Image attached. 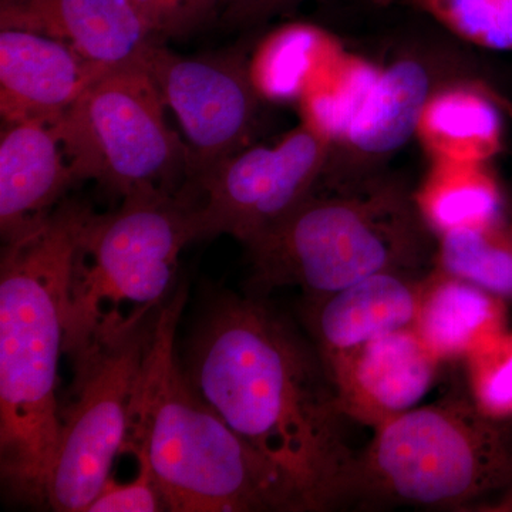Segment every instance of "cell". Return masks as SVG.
<instances>
[{"label": "cell", "mask_w": 512, "mask_h": 512, "mask_svg": "<svg viewBox=\"0 0 512 512\" xmlns=\"http://www.w3.org/2000/svg\"><path fill=\"white\" fill-rule=\"evenodd\" d=\"M184 370L222 420L295 485L309 511L342 507L356 453L309 336L264 299L228 293L192 335Z\"/></svg>", "instance_id": "6da1fadb"}, {"label": "cell", "mask_w": 512, "mask_h": 512, "mask_svg": "<svg viewBox=\"0 0 512 512\" xmlns=\"http://www.w3.org/2000/svg\"><path fill=\"white\" fill-rule=\"evenodd\" d=\"M93 211L62 201L28 234L3 245L0 264V470L19 501L45 505L60 434L57 370L70 286Z\"/></svg>", "instance_id": "7a4b0ae2"}, {"label": "cell", "mask_w": 512, "mask_h": 512, "mask_svg": "<svg viewBox=\"0 0 512 512\" xmlns=\"http://www.w3.org/2000/svg\"><path fill=\"white\" fill-rule=\"evenodd\" d=\"M185 291L157 313L123 453H143L174 512H306L301 493L202 399L175 353Z\"/></svg>", "instance_id": "3957f363"}, {"label": "cell", "mask_w": 512, "mask_h": 512, "mask_svg": "<svg viewBox=\"0 0 512 512\" xmlns=\"http://www.w3.org/2000/svg\"><path fill=\"white\" fill-rule=\"evenodd\" d=\"M315 194L245 245L255 293L299 288L322 296L387 271L414 272L429 228L413 195L382 178Z\"/></svg>", "instance_id": "277c9868"}, {"label": "cell", "mask_w": 512, "mask_h": 512, "mask_svg": "<svg viewBox=\"0 0 512 512\" xmlns=\"http://www.w3.org/2000/svg\"><path fill=\"white\" fill-rule=\"evenodd\" d=\"M511 491L512 420L447 397L375 429L356 453L342 507L477 511Z\"/></svg>", "instance_id": "5b68a950"}, {"label": "cell", "mask_w": 512, "mask_h": 512, "mask_svg": "<svg viewBox=\"0 0 512 512\" xmlns=\"http://www.w3.org/2000/svg\"><path fill=\"white\" fill-rule=\"evenodd\" d=\"M200 239L183 191L141 192L119 210L94 214L74 266L64 353L76 362L111 326L157 312L168 301L178 259Z\"/></svg>", "instance_id": "8992f818"}, {"label": "cell", "mask_w": 512, "mask_h": 512, "mask_svg": "<svg viewBox=\"0 0 512 512\" xmlns=\"http://www.w3.org/2000/svg\"><path fill=\"white\" fill-rule=\"evenodd\" d=\"M164 100L143 64L104 70L56 121L77 181L94 180L121 198L177 194L190 150L164 119Z\"/></svg>", "instance_id": "52a82bcc"}, {"label": "cell", "mask_w": 512, "mask_h": 512, "mask_svg": "<svg viewBox=\"0 0 512 512\" xmlns=\"http://www.w3.org/2000/svg\"><path fill=\"white\" fill-rule=\"evenodd\" d=\"M158 311L103 330L72 363L73 400L60 412L46 507L86 512L109 481L130 431Z\"/></svg>", "instance_id": "ba28073f"}, {"label": "cell", "mask_w": 512, "mask_h": 512, "mask_svg": "<svg viewBox=\"0 0 512 512\" xmlns=\"http://www.w3.org/2000/svg\"><path fill=\"white\" fill-rule=\"evenodd\" d=\"M330 148L328 138L301 121L272 146L239 150L198 175L195 191H184L200 239L254 241L315 194Z\"/></svg>", "instance_id": "9c48e42d"}, {"label": "cell", "mask_w": 512, "mask_h": 512, "mask_svg": "<svg viewBox=\"0 0 512 512\" xmlns=\"http://www.w3.org/2000/svg\"><path fill=\"white\" fill-rule=\"evenodd\" d=\"M143 66L177 114L197 177L244 147L261 97L248 64L235 57L181 56L156 42Z\"/></svg>", "instance_id": "30bf717a"}, {"label": "cell", "mask_w": 512, "mask_h": 512, "mask_svg": "<svg viewBox=\"0 0 512 512\" xmlns=\"http://www.w3.org/2000/svg\"><path fill=\"white\" fill-rule=\"evenodd\" d=\"M0 22L63 40L101 70L143 64L168 30L146 0H25L2 5Z\"/></svg>", "instance_id": "8fae6325"}, {"label": "cell", "mask_w": 512, "mask_h": 512, "mask_svg": "<svg viewBox=\"0 0 512 512\" xmlns=\"http://www.w3.org/2000/svg\"><path fill=\"white\" fill-rule=\"evenodd\" d=\"M440 84L429 60L403 57L383 67L355 119L332 144L322 183L346 187L375 171L416 137L421 111Z\"/></svg>", "instance_id": "7c38bea8"}, {"label": "cell", "mask_w": 512, "mask_h": 512, "mask_svg": "<svg viewBox=\"0 0 512 512\" xmlns=\"http://www.w3.org/2000/svg\"><path fill=\"white\" fill-rule=\"evenodd\" d=\"M440 365L416 330L406 328L325 367L345 419L377 429L419 406Z\"/></svg>", "instance_id": "4fadbf2b"}, {"label": "cell", "mask_w": 512, "mask_h": 512, "mask_svg": "<svg viewBox=\"0 0 512 512\" xmlns=\"http://www.w3.org/2000/svg\"><path fill=\"white\" fill-rule=\"evenodd\" d=\"M104 70L63 40L19 28L0 32V113L9 124L56 123Z\"/></svg>", "instance_id": "5bb4252c"}, {"label": "cell", "mask_w": 512, "mask_h": 512, "mask_svg": "<svg viewBox=\"0 0 512 512\" xmlns=\"http://www.w3.org/2000/svg\"><path fill=\"white\" fill-rule=\"evenodd\" d=\"M423 278L379 272L322 296H306L302 318L323 365L389 333L413 328Z\"/></svg>", "instance_id": "9a60e30c"}, {"label": "cell", "mask_w": 512, "mask_h": 512, "mask_svg": "<svg viewBox=\"0 0 512 512\" xmlns=\"http://www.w3.org/2000/svg\"><path fill=\"white\" fill-rule=\"evenodd\" d=\"M77 183L55 123L10 124L0 138V232L3 244L45 221Z\"/></svg>", "instance_id": "2e32d148"}, {"label": "cell", "mask_w": 512, "mask_h": 512, "mask_svg": "<svg viewBox=\"0 0 512 512\" xmlns=\"http://www.w3.org/2000/svg\"><path fill=\"white\" fill-rule=\"evenodd\" d=\"M507 301L434 268L424 276L413 328L434 356L466 360L508 326Z\"/></svg>", "instance_id": "e0dca14e"}, {"label": "cell", "mask_w": 512, "mask_h": 512, "mask_svg": "<svg viewBox=\"0 0 512 512\" xmlns=\"http://www.w3.org/2000/svg\"><path fill=\"white\" fill-rule=\"evenodd\" d=\"M416 138L430 161L490 163L503 147L500 104L483 84L443 83L421 111Z\"/></svg>", "instance_id": "ac0fdd59"}, {"label": "cell", "mask_w": 512, "mask_h": 512, "mask_svg": "<svg viewBox=\"0 0 512 512\" xmlns=\"http://www.w3.org/2000/svg\"><path fill=\"white\" fill-rule=\"evenodd\" d=\"M413 202L433 237L504 218L503 192L488 163L430 161Z\"/></svg>", "instance_id": "d6986e66"}, {"label": "cell", "mask_w": 512, "mask_h": 512, "mask_svg": "<svg viewBox=\"0 0 512 512\" xmlns=\"http://www.w3.org/2000/svg\"><path fill=\"white\" fill-rule=\"evenodd\" d=\"M345 52L335 36L309 23H291L271 33L249 64L259 96L299 100Z\"/></svg>", "instance_id": "ffe728a7"}, {"label": "cell", "mask_w": 512, "mask_h": 512, "mask_svg": "<svg viewBox=\"0 0 512 512\" xmlns=\"http://www.w3.org/2000/svg\"><path fill=\"white\" fill-rule=\"evenodd\" d=\"M436 239L434 268L512 301V221L457 228Z\"/></svg>", "instance_id": "44dd1931"}, {"label": "cell", "mask_w": 512, "mask_h": 512, "mask_svg": "<svg viewBox=\"0 0 512 512\" xmlns=\"http://www.w3.org/2000/svg\"><path fill=\"white\" fill-rule=\"evenodd\" d=\"M380 72L375 63L345 50L299 99L301 121L335 143L355 119Z\"/></svg>", "instance_id": "7402d4cb"}, {"label": "cell", "mask_w": 512, "mask_h": 512, "mask_svg": "<svg viewBox=\"0 0 512 512\" xmlns=\"http://www.w3.org/2000/svg\"><path fill=\"white\" fill-rule=\"evenodd\" d=\"M448 32L470 45L512 50V0H413Z\"/></svg>", "instance_id": "603a6c76"}, {"label": "cell", "mask_w": 512, "mask_h": 512, "mask_svg": "<svg viewBox=\"0 0 512 512\" xmlns=\"http://www.w3.org/2000/svg\"><path fill=\"white\" fill-rule=\"evenodd\" d=\"M467 397L478 412L512 420V330L481 346L464 360Z\"/></svg>", "instance_id": "cb8c5ba5"}, {"label": "cell", "mask_w": 512, "mask_h": 512, "mask_svg": "<svg viewBox=\"0 0 512 512\" xmlns=\"http://www.w3.org/2000/svg\"><path fill=\"white\" fill-rule=\"evenodd\" d=\"M138 471L128 483L109 478L86 512H157L167 505L154 478L150 463L143 453H136Z\"/></svg>", "instance_id": "d4e9b609"}, {"label": "cell", "mask_w": 512, "mask_h": 512, "mask_svg": "<svg viewBox=\"0 0 512 512\" xmlns=\"http://www.w3.org/2000/svg\"><path fill=\"white\" fill-rule=\"evenodd\" d=\"M298 2L301 0H229L227 18L234 23H254Z\"/></svg>", "instance_id": "484cf974"}, {"label": "cell", "mask_w": 512, "mask_h": 512, "mask_svg": "<svg viewBox=\"0 0 512 512\" xmlns=\"http://www.w3.org/2000/svg\"><path fill=\"white\" fill-rule=\"evenodd\" d=\"M146 2L163 16L168 29H174L173 13L168 6V0H146ZM171 5L177 19V29L187 26L192 20L202 16V0H171Z\"/></svg>", "instance_id": "4316f807"}, {"label": "cell", "mask_w": 512, "mask_h": 512, "mask_svg": "<svg viewBox=\"0 0 512 512\" xmlns=\"http://www.w3.org/2000/svg\"><path fill=\"white\" fill-rule=\"evenodd\" d=\"M491 92H493V96L495 97V100H497V103L500 104L501 109L507 111V113L512 117V104L510 101L503 99V97H501L500 94L495 93L494 90H491Z\"/></svg>", "instance_id": "83f0119b"}, {"label": "cell", "mask_w": 512, "mask_h": 512, "mask_svg": "<svg viewBox=\"0 0 512 512\" xmlns=\"http://www.w3.org/2000/svg\"><path fill=\"white\" fill-rule=\"evenodd\" d=\"M218 2H222V0H202V15H207Z\"/></svg>", "instance_id": "f1b7e54d"}, {"label": "cell", "mask_w": 512, "mask_h": 512, "mask_svg": "<svg viewBox=\"0 0 512 512\" xmlns=\"http://www.w3.org/2000/svg\"><path fill=\"white\" fill-rule=\"evenodd\" d=\"M25 0H2V5H16V3H22Z\"/></svg>", "instance_id": "f546056e"}, {"label": "cell", "mask_w": 512, "mask_h": 512, "mask_svg": "<svg viewBox=\"0 0 512 512\" xmlns=\"http://www.w3.org/2000/svg\"><path fill=\"white\" fill-rule=\"evenodd\" d=\"M222 2H227V3H228V2H229V0H222Z\"/></svg>", "instance_id": "4dcf8cb0"}, {"label": "cell", "mask_w": 512, "mask_h": 512, "mask_svg": "<svg viewBox=\"0 0 512 512\" xmlns=\"http://www.w3.org/2000/svg\"><path fill=\"white\" fill-rule=\"evenodd\" d=\"M379 2H383V0H379Z\"/></svg>", "instance_id": "1f68e13d"}]
</instances>
